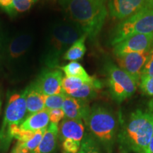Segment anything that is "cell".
<instances>
[{
	"instance_id": "cell-22",
	"label": "cell",
	"mask_w": 153,
	"mask_h": 153,
	"mask_svg": "<svg viewBox=\"0 0 153 153\" xmlns=\"http://www.w3.org/2000/svg\"><path fill=\"white\" fill-rule=\"evenodd\" d=\"M86 82H86L85 80L77 77L65 76V77H63L62 82V87L63 91L67 95L70 96L72 94L74 93L78 89H80L82 86L86 83Z\"/></svg>"
},
{
	"instance_id": "cell-21",
	"label": "cell",
	"mask_w": 153,
	"mask_h": 153,
	"mask_svg": "<svg viewBox=\"0 0 153 153\" xmlns=\"http://www.w3.org/2000/svg\"><path fill=\"white\" fill-rule=\"evenodd\" d=\"M61 70L64 72L67 76H73L85 80L86 82H92L94 77L89 76L85 69L82 67L80 63L77 62H70L65 66L60 67Z\"/></svg>"
},
{
	"instance_id": "cell-23",
	"label": "cell",
	"mask_w": 153,
	"mask_h": 153,
	"mask_svg": "<svg viewBox=\"0 0 153 153\" xmlns=\"http://www.w3.org/2000/svg\"><path fill=\"white\" fill-rule=\"evenodd\" d=\"M78 153H101L98 142L92 135L86 134L81 142Z\"/></svg>"
},
{
	"instance_id": "cell-27",
	"label": "cell",
	"mask_w": 153,
	"mask_h": 153,
	"mask_svg": "<svg viewBox=\"0 0 153 153\" xmlns=\"http://www.w3.org/2000/svg\"><path fill=\"white\" fill-rule=\"evenodd\" d=\"M81 147V142L71 139L62 140V149L64 153H78Z\"/></svg>"
},
{
	"instance_id": "cell-32",
	"label": "cell",
	"mask_w": 153,
	"mask_h": 153,
	"mask_svg": "<svg viewBox=\"0 0 153 153\" xmlns=\"http://www.w3.org/2000/svg\"><path fill=\"white\" fill-rule=\"evenodd\" d=\"M145 2L148 8L153 9V0H145Z\"/></svg>"
},
{
	"instance_id": "cell-28",
	"label": "cell",
	"mask_w": 153,
	"mask_h": 153,
	"mask_svg": "<svg viewBox=\"0 0 153 153\" xmlns=\"http://www.w3.org/2000/svg\"><path fill=\"white\" fill-rule=\"evenodd\" d=\"M50 122L52 123L58 124L60 120L65 118V113L62 108L48 110Z\"/></svg>"
},
{
	"instance_id": "cell-31",
	"label": "cell",
	"mask_w": 153,
	"mask_h": 153,
	"mask_svg": "<svg viewBox=\"0 0 153 153\" xmlns=\"http://www.w3.org/2000/svg\"><path fill=\"white\" fill-rule=\"evenodd\" d=\"M147 153H153V135H152V138H151L150 144H149V145H148Z\"/></svg>"
},
{
	"instance_id": "cell-1",
	"label": "cell",
	"mask_w": 153,
	"mask_h": 153,
	"mask_svg": "<svg viewBox=\"0 0 153 153\" xmlns=\"http://www.w3.org/2000/svg\"><path fill=\"white\" fill-rule=\"evenodd\" d=\"M34 37L29 32H16L3 36L0 48V68L11 77L22 78L28 72Z\"/></svg>"
},
{
	"instance_id": "cell-15",
	"label": "cell",
	"mask_w": 153,
	"mask_h": 153,
	"mask_svg": "<svg viewBox=\"0 0 153 153\" xmlns=\"http://www.w3.org/2000/svg\"><path fill=\"white\" fill-rule=\"evenodd\" d=\"M24 91L28 114H32L45 109V95L40 90L35 81L30 83Z\"/></svg>"
},
{
	"instance_id": "cell-33",
	"label": "cell",
	"mask_w": 153,
	"mask_h": 153,
	"mask_svg": "<svg viewBox=\"0 0 153 153\" xmlns=\"http://www.w3.org/2000/svg\"><path fill=\"white\" fill-rule=\"evenodd\" d=\"M2 38H3V36L1 35V32H0V48H1V41H2Z\"/></svg>"
},
{
	"instance_id": "cell-2",
	"label": "cell",
	"mask_w": 153,
	"mask_h": 153,
	"mask_svg": "<svg viewBox=\"0 0 153 153\" xmlns=\"http://www.w3.org/2000/svg\"><path fill=\"white\" fill-rule=\"evenodd\" d=\"M59 4L69 20L77 24L87 38H97L108 15L104 1L101 0H59Z\"/></svg>"
},
{
	"instance_id": "cell-13",
	"label": "cell",
	"mask_w": 153,
	"mask_h": 153,
	"mask_svg": "<svg viewBox=\"0 0 153 153\" xmlns=\"http://www.w3.org/2000/svg\"><path fill=\"white\" fill-rule=\"evenodd\" d=\"M62 109L65 113V118L85 121L90 112L91 107L87 101L66 94Z\"/></svg>"
},
{
	"instance_id": "cell-18",
	"label": "cell",
	"mask_w": 153,
	"mask_h": 153,
	"mask_svg": "<svg viewBox=\"0 0 153 153\" xmlns=\"http://www.w3.org/2000/svg\"><path fill=\"white\" fill-rule=\"evenodd\" d=\"M36 0H0V9L10 17H15L29 11Z\"/></svg>"
},
{
	"instance_id": "cell-11",
	"label": "cell",
	"mask_w": 153,
	"mask_h": 153,
	"mask_svg": "<svg viewBox=\"0 0 153 153\" xmlns=\"http://www.w3.org/2000/svg\"><path fill=\"white\" fill-rule=\"evenodd\" d=\"M62 72L56 68H46L35 80L38 88L45 96L63 93Z\"/></svg>"
},
{
	"instance_id": "cell-30",
	"label": "cell",
	"mask_w": 153,
	"mask_h": 153,
	"mask_svg": "<svg viewBox=\"0 0 153 153\" xmlns=\"http://www.w3.org/2000/svg\"><path fill=\"white\" fill-rule=\"evenodd\" d=\"M11 153H30V152L28 150H26V148L21 146L19 143H17Z\"/></svg>"
},
{
	"instance_id": "cell-26",
	"label": "cell",
	"mask_w": 153,
	"mask_h": 153,
	"mask_svg": "<svg viewBox=\"0 0 153 153\" xmlns=\"http://www.w3.org/2000/svg\"><path fill=\"white\" fill-rule=\"evenodd\" d=\"M139 85L144 94L153 97V76L142 75Z\"/></svg>"
},
{
	"instance_id": "cell-12",
	"label": "cell",
	"mask_w": 153,
	"mask_h": 153,
	"mask_svg": "<svg viewBox=\"0 0 153 153\" xmlns=\"http://www.w3.org/2000/svg\"><path fill=\"white\" fill-rule=\"evenodd\" d=\"M148 7L145 0H108V13L112 18L123 20Z\"/></svg>"
},
{
	"instance_id": "cell-20",
	"label": "cell",
	"mask_w": 153,
	"mask_h": 153,
	"mask_svg": "<svg viewBox=\"0 0 153 153\" xmlns=\"http://www.w3.org/2000/svg\"><path fill=\"white\" fill-rule=\"evenodd\" d=\"M87 38V36L84 34L77 41L74 42L66 51L62 58L71 62H76L77 60H82L87 51L85 46V41Z\"/></svg>"
},
{
	"instance_id": "cell-24",
	"label": "cell",
	"mask_w": 153,
	"mask_h": 153,
	"mask_svg": "<svg viewBox=\"0 0 153 153\" xmlns=\"http://www.w3.org/2000/svg\"><path fill=\"white\" fill-rule=\"evenodd\" d=\"M65 96L66 94L65 92L58 94L45 96V108L47 110L62 108Z\"/></svg>"
},
{
	"instance_id": "cell-6",
	"label": "cell",
	"mask_w": 153,
	"mask_h": 153,
	"mask_svg": "<svg viewBox=\"0 0 153 153\" xmlns=\"http://www.w3.org/2000/svg\"><path fill=\"white\" fill-rule=\"evenodd\" d=\"M151 33H153V9L146 7L118 23L111 34L110 43L114 46L131 36Z\"/></svg>"
},
{
	"instance_id": "cell-19",
	"label": "cell",
	"mask_w": 153,
	"mask_h": 153,
	"mask_svg": "<svg viewBox=\"0 0 153 153\" xmlns=\"http://www.w3.org/2000/svg\"><path fill=\"white\" fill-rule=\"evenodd\" d=\"M101 89V83L97 79H94L91 82H86L80 89L72 94L70 97L81 99L89 102L91 99L95 98L99 89Z\"/></svg>"
},
{
	"instance_id": "cell-29",
	"label": "cell",
	"mask_w": 153,
	"mask_h": 153,
	"mask_svg": "<svg viewBox=\"0 0 153 153\" xmlns=\"http://www.w3.org/2000/svg\"><path fill=\"white\" fill-rule=\"evenodd\" d=\"M142 75L153 76V45L149 52L148 60L143 68Z\"/></svg>"
},
{
	"instance_id": "cell-36",
	"label": "cell",
	"mask_w": 153,
	"mask_h": 153,
	"mask_svg": "<svg viewBox=\"0 0 153 153\" xmlns=\"http://www.w3.org/2000/svg\"><path fill=\"white\" fill-rule=\"evenodd\" d=\"M36 1H38V0H36Z\"/></svg>"
},
{
	"instance_id": "cell-9",
	"label": "cell",
	"mask_w": 153,
	"mask_h": 153,
	"mask_svg": "<svg viewBox=\"0 0 153 153\" xmlns=\"http://www.w3.org/2000/svg\"><path fill=\"white\" fill-rule=\"evenodd\" d=\"M153 45V33L137 34L128 37L114 45V53L116 57L129 53L149 51Z\"/></svg>"
},
{
	"instance_id": "cell-8",
	"label": "cell",
	"mask_w": 153,
	"mask_h": 153,
	"mask_svg": "<svg viewBox=\"0 0 153 153\" xmlns=\"http://www.w3.org/2000/svg\"><path fill=\"white\" fill-rule=\"evenodd\" d=\"M105 70L111 95L114 101L119 104L133 95L139 84L131 75L111 62L105 65Z\"/></svg>"
},
{
	"instance_id": "cell-7",
	"label": "cell",
	"mask_w": 153,
	"mask_h": 153,
	"mask_svg": "<svg viewBox=\"0 0 153 153\" xmlns=\"http://www.w3.org/2000/svg\"><path fill=\"white\" fill-rule=\"evenodd\" d=\"M25 91L12 94L8 99L3 121L0 129V143L3 150H8L12 140L10 130L14 126H19L27 114Z\"/></svg>"
},
{
	"instance_id": "cell-16",
	"label": "cell",
	"mask_w": 153,
	"mask_h": 153,
	"mask_svg": "<svg viewBox=\"0 0 153 153\" xmlns=\"http://www.w3.org/2000/svg\"><path fill=\"white\" fill-rule=\"evenodd\" d=\"M50 124L48 110L43 109L34 114H29L19 126L24 131L36 133L40 130L46 128Z\"/></svg>"
},
{
	"instance_id": "cell-17",
	"label": "cell",
	"mask_w": 153,
	"mask_h": 153,
	"mask_svg": "<svg viewBox=\"0 0 153 153\" xmlns=\"http://www.w3.org/2000/svg\"><path fill=\"white\" fill-rule=\"evenodd\" d=\"M58 137V124L51 123L47 127L38 148L30 153H53L56 148Z\"/></svg>"
},
{
	"instance_id": "cell-3",
	"label": "cell",
	"mask_w": 153,
	"mask_h": 153,
	"mask_svg": "<svg viewBox=\"0 0 153 153\" xmlns=\"http://www.w3.org/2000/svg\"><path fill=\"white\" fill-rule=\"evenodd\" d=\"M84 34L82 28L72 21L55 23L46 36L41 62L47 68H57L62 55Z\"/></svg>"
},
{
	"instance_id": "cell-14",
	"label": "cell",
	"mask_w": 153,
	"mask_h": 153,
	"mask_svg": "<svg viewBox=\"0 0 153 153\" xmlns=\"http://www.w3.org/2000/svg\"><path fill=\"white\" fill-rule=\"evenodd\" d=\"M59 127V137L62 140L71 139L82 142L85 136V125L82 120L70 119L65 118Z\"/></svg>"
},
{
	"instance_id": "cell-4",
	"label": "cell",
	"mask_w": 153,
	"mask_h": 153,
	"mask_svg": "<svg viewBox=\"0 0 153 153\" xmlns=\"http://www.w3.org/2000/svg\"><path fill=\"white\" fill-rule=\"evenodd\" d=\"M153 135V114L137 110L118 135L122 147L133 153H147Z\"/></svg>"
},
{
	"instance_id": "cell-10",
	"label": "cell",
	"mask_w": 153,
	"mask_h": 153,
	"mask_svg": "<svg viewBox=\"0 0 153 153\" xmlns=\"http://www.w3.org/2000/svg\"><path fill=\"white\" fill-rule=\"evenodd\" d=\"M150 50L145 52L129 53L116 57L119 68L131 75L138 84L143 68L148 60Z\"/></svg>"
},
{
	"instance_id": "cell-5",
	"label": "cell",
	"mask_w": 153,
	"mask_h": 153,
	"mask_svg": "<svg viewBox=\"0 0 153 153\" xmlns=\"http://www.w3.org/2000/svg\"><path fill=\"white\" fill-rule=\"evenodd\" d=\"M85 123L94 137L111 153L118 132V121L114 113L106 107L94 105Z\"/></svg>"
},
{
	"instance_id": "cell-35",
	"label": "cell",
	"mask_w": 153,
	"mask_h": 153,
	"mask_svg": "<svg viewBox=\"0 0 153 153\" xmlns=\"http://www.w3.org/2000/svg\"><path fill=\"white\" fill-rule=\"evenodd\" d=\"M101 1H106V0H101Z\"/></svg>"
},
{
	"instance_id": "cell-34",
	"label": "cell",
	"mask_w": 153,
	"mask_h": 153,
	"mask_svg": "<svg viewBox=\"0 0 153 153\" xmlns=\"http://www.w3.org/2000/svg\"><path fill=\"white\" fill-rule=\"evenodd\" d=\"M1 98H0V111H1Z\"/></svg>"
},
{
	"instance_id": "cell-25",
	"label": "cell",
	"mask_w": 153,
	"mask_h": 153,
	"mask_svg": "<svg viewBox=\"0 0 153 153\" xmlns=\"http://www.w3.org/2000/svg\"><path fill=\"white\" fill-rule=\"evenodd\" d=\"M46 128L40 130V131L34 133L33 137H32L29 140H28L27 142L26 143L18 142V143L21 145V146L23 147V148H26V150H28V151H30V152H32L33 151L35 150L36 149L38 148V146L40 144V143L41 142L44 133H45V131H46Z\"/></svg>"
}]
</instances>
